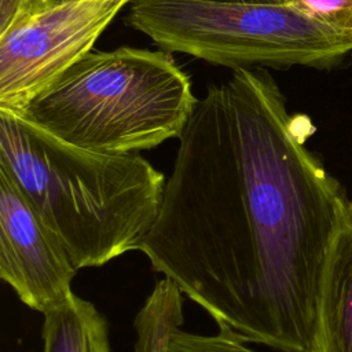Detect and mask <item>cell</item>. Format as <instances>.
<instances>
[{"label": "cell", "mask_w": 352, "mask_h": 352, "mask_svg": "<svg viewBox=\"0 0 352 352\" xmlns=\"http://www.w3.org/2000/svg\"><path fill=\"white\" fill-rule=\"evenodd\" d=\"M305 124L264 70L209 85L138 248L219 330L280 352H315L326 267L351 202L305 147Z\"/></svg>", "instance_id": "obj_1"}, {"label": "cell", "mask_w": 352, "mask_h": 352, "mask_svg": "<svg viewBox=\"0 0 352 352\" xmlns=\"http://www.w3.org/2000/svg\"><path fill=\"white\" fill-rule=\"evenodd\" d=\"M0 169L77 270L138 250L157 219L166 183L139 153L81 148L7 110H0Z\"/></svg>", "instance_id": "obj_2"}, {"label": "cell", "mask_w": 352, "mask_h": 352, "mask_svg": "<svg viewBox=\"0 0 352 352\" xmlns=\"http://www.w3.org/2000/svg\"><path fill=\"white\" fill-rule=\"evenodd\" d=\"M197 99L190 77L160 50H91L12 111L73 146L139 153L179 138Z\"/></svg>", "instance_id": "obj_3"}, {"label": "cell", "mask_w": 352, "mask_h": 352, "mask_svg": "<svg viewBox=\"0 0 352 352\" xmlns=\"http://www.w3.org/2000/svg\"><path fill=\"white\" fill-rule=\"evenodd\" d=\"M126 23L166 52L235 69L323 67L352 51V30L282 3L133 0Z\"/></svg>", "instance_id": "obj_4"}, {"label": "cell", "mask_w": 352, "mask_h": 352, "mask_svg": "<svg viewBox=\"0 0 352 352\" xmlns=\"http://www.w3.org/2000/svg\"><path fill=\"white\" fill-rule=\"evenodd\" d=\"M132 0H81L18 16L0 33V110L18 111L94 43Z\"/></svg>", "instance_id": "obj_5"}, {"label": "cell", "mask_w": 352, "mask_h": 352, "mask_svg": "<svg viewBox=\"0 0 352 352\" xmlns=\"http://www.w3.org/2000/svg\"><path fill=\"white\" fill-rule=\"evenodd\" d=\"M77 271L58 236L0 169V278L43 314L73 293Z\"/></svg>", "instance_id": "obj_6"}, {"label": "cell", "mask_w": 352, "mask_h": 352, "mask_svg": "<svg viewBox=\"0 0 352 352\" xmlns=\"http://www.w3.org/2000/svg\"><path fill=\"white\" fill-rule=\"evenodd\" d=\"M182 302V290L169 278L155 285L133 322L135 352H254L227 331L201 336L183 330Z\"/></svg>", "instance_id": "obj_7"}, {"label": "cell", "mask_w": 352, "mask_h": 352, "mask_svg": "<svg viewBox=\"0 0 352 352\" xmlns=\"http://www.w3.org/2000/svg\"><path fill=\"white\" fill-rule=\"evenodd\" d=\"M315 352H352V201L326 267Z\"/></svg>", "instance_id": "obj_8"}, {"label": "cell", "mask_w": 352, "mask_h": 352, "mask_svg": "<svg viewBox=\"0 0 352 352\" xmlns=\"http://www.w3.org/2000/svg\"><path fill=\"white\" fill-rule=\"evenodd\" d=\"M43 315V352H111L109 323L91 301L72 293Z\"/></svg>", "instance_id": "obj_9"}, {"label": "cell", "mask_w": 352, "mask_h": 352, "mask_svg": "<svg viewBox=\"0 0 352 352\" xmlns=\"http://www.w3.org/2000/svg\"><path fill=\"white\" fill-rule=\"evenodd\" d=\"M293 6L330 26L352 30V0H248Z\"/></svg>", "instance_id": "obj_10"}, {"label": "cell", "mask_w": 352, "mask_h": 352, "mask_svg": "<svg viewBox=\"0 0 352 352\" xmlns=\"http://www.w3.org/2000/svg\"><path fill=\"white\" fill-rule=\"evenodd\" d=\"M32 0H0V33L4 32L18 16L25 14Z\"/></svg>", "instance_id": "obj_11"}, {"label": "cell", "mask_w": 352, "mask_h": 352, "mask_svg": "<svg viewBox=\"0 0 352 352\" xmlns=\"http://www.w3.org/2000/svg\"><path fill=\"white\" fill-rule=\"evenodd\" d=\"M72 1H81V0H32L30 7L26 12L30 11H36L40 8H45V7H52V6H59V4H66V3H72ZM25 12V14H26ZM23 15V14H22Z\"/></svg>", "instance_id": "obj_12"}, {"label": "cell", "mask_w": 352, "mask_h": 352, "mask_svg": "<svg viewBox=\"0 0 352 352\" xmlns=\"http://www.w3.org/2000/svg\"><path fill=\"white\" fill-rule=\"evenodd\" d=\"M132 1H133V0H132Z\"/></svg>", "instance_id": "obj_13"}]
</instances>
